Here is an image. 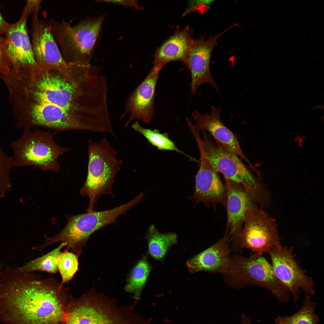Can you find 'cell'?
I'll return each instance as SVG.
<instances>
[{
	"mask_svg": "<svg viewBox=\"0 0 324 324\" xmlns=\"http://www.w3.org/2000/svg\"><path fill=\"white\" fill-rule=\"evenodd\" d=\"M200 152V165L195 176V190L189 199L195 202L194 206L202 202L206 207L210 205L215 207L218 204L226 206V190L218 172L207 157L202 143H197Z\"/></svg>",
	"mask_w": 324,
	"mask_h": 324,
	"instance_id": "4fadbf2b",
	"label": "cell"
},
{
	"mask_svg": "<svg viewBox=\"0 0 324 324\" xmlns=\"http://www.w3.org/2000/svg\"><path fill=\"white\" fill-rule=\"evenodd\" d=\"M311 296L305 295L302 307L298 311L290 316H279L274 324H319L320 320L315 312L316 304L310 300Z\"/></svg>",
	"mask_w": 324,
	"mask_h": 324,
	"instance_id": "7402d4cb",
	"label": "cell"
},
{
	"mask_svg": "<svg viewBox=\"0 0 324 324\" xmlns=\"http://www.w3.org/2000/svg\"><path fill=\"white\" fill-rule=\"evenodd\" d=\"M30 14L24 9L19 20L10 24L5 33V46L11 68L17 69L37 65L28 34L27 20Z\"/></svg>",
	"mask_w": 324,
	"mask_h": 324,
	"instance_id": "9a60e30c",
	"label": "cell"
},
{
	"mask_svg": "<svg viewBox=\"0 0 324 324\" xmlns=\"http://www.w3.org/2000/svg\"><path fill=\"white\" fill-rule=\"evenodd\" d=\"M78 257L75 253L64 250L60 256L58 268L62 277V284L70 280L78 269Z\"/></svg>",
	"mask_w": 324,
	"mask_h": 324,
	"instance_id": "484cf974",
	"label": "cell"
},
{
	"mask_svg": "<svg viewBox=\"0 0 324 324\" xmlns=\"http://www.w3.org/2000/svg\"><path fill=\"white\" fill-rule=\"evenodd\" d=\"M221 108L212 106L211 112L204 114L194 110L192 116L195 121L194 127L200 131L208 132L218 142L227 150L237 155L244 160L253 170L256 168L243 153L236 135L222 122L220 114Z\"/></svg>",
	"mask_w": 324,
	"mask_h": 324,
	"instance_id": "e0dca14e",
	"label": "cell"
},
{
	"mask_svg": "<svg viewBox=\"0 0 324 324\" xmlns=\"http://www.w3.org/2000/svg\"><path fill=\"white\" fill-rule=\"evenodd\" d=\"M73 300L55 278L11 268L0 276V324H64Z\"/></svg>",
	"mask_w": 324,
	"mask_h": 324,
	"instance_id": "6da1fadb",
	"label": "cell"
},
{
	"mask_svg": "<svg viewBox=\"0 0 324 324\" xmlns=\"http://www.w3.org/2000/svg\"><path fill=\"white\" fill-rule=\"evenodd\" d=\"M268 253L275 276L292 294L296 305L301 293L300 289L305 295L311 296L315 295L312 278L307 276L298 263L292 248L274 247Z\"/></svg>",
	"mask_w": 324,
	"mask_h": 324,
	"instance_id": "8fae6325",
	"label": "cell"
},
{
	"mask_svg": "<svg viewBox=\"0 0 324 324\" xmlns=\"http://www.w3.org/2000/svg\"><path fill=\"white\" fill-rule=\"evenodd\" d=\"M104 18V15L88 18L74 26L64 20H49L50 30L66 63L90 64Z\"/></svg>",
	"mask_w": 324,
	"mask_h": 324,
	"instance_id": "277c9868",
	"label": "cell"
},
{
	"mask_svg": "<svg viewBox=\"0 0 324 324\" xmlns=\"http://www.w3.org/2000/svg\"><path fill=\"white\" fill-rule=\"evenodd\" d=\"M193 31L189 25L182 30L177 27L173 34L156 50L153 68L160 70L167 63L180 61L184 63L194 40Z\"/></svg>",
	"mask_w": 324,
	"mask_h": 324,
	"instance_id": "d6986e66",
	"label": "cell"
},
{
	"mask_svg": "<svg viewBox=\"0 0 324 324\" xmlns=\"http://www.w3.org/2000/svg\"><path fill=\"white\" fill-rule=\"evenodd\" d=\"M27 103L59 116L76 117L94 121L90 94L62 89L42 77L30 74Z\"/></svg>",
	"mask_w": 324,
	"mask_h": 324,
	"instance_id": "7a4b0ae2",
	"label": "cell"
},
{
	"mask_svg": "<svg viewBox=\"0 0 324 324\" xmlns=\"http://www.w3.org/2000/svg\"><path fill=\"white\" fill-rule=\"evenodd\" d=\"M214 0H197L191 1L189 3L183 15H185L192 11H197L201 13L208 10Z\"/></svg>",
	"mask_w": 324,
	"mask_h": 324,
	"instance_id": "f1b7e54d",
	"label": "cell"
},
{
	"mask_svg": "<svg viewBox=\"0 0 324 324\" xmlns=\"http://www.w3.org/2000/svg\"><path fill=\"white\" fill-rule=\"evenodd\" d=\"M151 269L147 256H144L133 267L128 278L124 289L126 292L133 294L132 297L136 301L141 298Z\"/></svg>",
	"mask_w": 324,
	"mask_h": 324,
	"instance_id": "603a6c76",
	"label": "cell"
},
{
	"mask_svg": "<svg viewBox=\"0 0 324 324\" xmlns=\"http://www.w3.org/2000/svg\"><path fill=\"white\" fill-rule=\"evenodd\" d=\"M9 146L14 153V167L32 166L57 173L61 169L58 158L71 150L57 143L50 131L37 129L24 130L21 136Z\"/></svg>",
	"mask_w": 324,
	"mask_h": 324,
	"instance_id": "52a82bcc",
	"label": "cell"
},
{
	"mask_svg": "<svg viewBox=\"0 0 324 324\" xmlns=\"http://www.w3.org/2000/svg\"><path fill=\"white\" fill-rule=\"evenodd\" d=\"M88 163L86 181L80 194L89 197L87 212L94 211V205L102 195L113 196L112 187L123 161L116 156V151L104 137L99 142H88Z\"/></svg>",
	"mask_w": 324,
	"mask_h": 324,
	"instance_id": "3957f363",
	"label": "cell"
},
{
	"mask_svg": "<svg viewBox=\"0 0 324 324\" xmlns=\"http://www.w3.org/2000/svg\"><path fill=\"white\" fill-rule=\"evenodd\" d=\"M238 242L242 247L262 255L282 246L274 219L253 202L245 213Z\"/></svg>",
	"mask_w": 324,
	"mask_h": 324,
	"instance_id": "30bf717a",
	"label": "cell"
},
{
	"mask_svg": "<svg viewBox=\"0 0 324 324\" xmlns=\"http://www.w3.org/2000/svg\"><path fill=\"white\" fill-rule=\"evenodd\" d=\"M146 238L148 253L154 259L163 260L170 248L177 241V235L172 232L160 233L153 224L149 227Z\"/></svg>",
	"mask_w": 324,
	"mask_h": 324,
	"instance_id": "44dd1931",
	"label": "cell"
},
{
	"mask_svg": "<svg viewBox=\"0 0 324 324\" xmlns=\"http://www.w3.org/2000/svg\"><path fill=\"white\" fill-rule=\"evenodd\" d=\"M11 67L6 50L4 38L0 35V72L4 75L9 72Z\"/></svg>",
	"mask_w": 324,
	"mask_h": 324,
	"instance_id": "83f0119b",
	"label": "cell"
},
{
	"mask_svg": "<svg viewBox=\"0 0 324 324\" xmlns=\"http://www.w3.org/2000/svg\"><path fill=\"white\" fill-rule=\"evenodd\" d=\"M64 324H139L129 305L118 306L94 288L73 300Z\"/></svg>",
	"mask_w": 324,
	"mask_h": 324,
	"instance_id": "8992f818",
	"label": "cell"
},
{
	"mask_svg": "<svg viewBox=\"0 0 324 324\" xmlns=\"http://www.w3.org/2000/svg\"><path fill=\"white\" fill-rule=\"evenodd\" d=\"M66 246L65 244L62 243L51 251L27 262L19 268L21 270L27 272L40 271L56 274L58 271V263L63 252L62 249Z\"/></svg>",
	"mask_w": 324,
	"mask_h": 324,
	"instance_id": "cb8c5ba5",
	"label": "cell"
},
{
	"mask_svg": "<svg viewBox=\"0 0 324 324\" xmlns=\"http://www.w3.org/2000/svg\"><path fill=\"white\" fill-rule=\"evenodd\" d=\"M230 236L226 234L214 244L188 260L186 266L194 273L200 271L223 274L229 264Z\"/></svg>",
	"mask_w": 324,
	"mask_h": 324,
	"instance_id": "ffe728a7",
	"label": "cell"
},
{
	"mask_svg": "<svg viewBox=\"0 0 324 324\" xmlns=\"http://www.w3.org/2000/svg\"><path fill=\"white\" fill-rule=\"evenodd\" d=\"M223 275L232 286H256L269 290L279 302L288 303L290 293L275 276L272 266L262 255L230 257Z\"/></svg>",
	"mask_w": 324,
	"mask_h": 324,
	"instance_id": "ba28073f",
	"label": "cell"
},
{
	"mask_svg": "<svg viewBox=\"0 0 324 324\" xmlns=\"http://www.w3.org/2000/svg\"><path fill=\"white\" fill-rule=\"evenodd\" d=\"M98 1L102 2L105 3H111L120 4L123 6L129 7L136 10H140L142 9V7L139 4L138 1L134 0H99Z\"/></svg>",
	"mask_w": 324,
	"mask_h": 324,
	"instance_id": "f546056e",
	"label": "cell"
},
{
	"mask_svg": "<svg viewBox=\"0 0 324 324\" xmlns=\"http://www.w3.org/2000/svg\"><path fill=\"white\" fill-rule=\"evenodd\" d=\"M127 211L126 206L122 205L109 210H94L70 216L68 218L66 225L58 234L47 238L43 245L35 247L34 249L41 251L50 245L60 242L66 244L65 250H71L79 257L83 248L93 233L108 225L116 224L117 218L122 214H125Z\"/></svg>",
	"mask_w": 324,
	"mask_h": 324,
	"instance_id": "9c48e42d",
	"label": "cell"
},
{
	"mask_svg": "<svg viewBox=\"0 0 324 324\" xmlns=\"http://www.w3.org/2000/svg\"><path fill=\"white\" fill-rule=\"evenodd\" d=\"M38 15V14H33L31 28V44L37 64L43 68L57 70L71 78L72 73L62 57L48 22L40 19Z\"/></svg>",
	"mask_w": 324,
	"mask_h": 324,
	"instance_id": "7c38bea8",
	"label": "cell"
},
{
	"mask_svg": "<svg viewBox=\"0 0 324 324\" xmlns=\"http://www.w3.org/2000/svg\"><path fill=\"white\" fill-rule=\"evenodd\" d=\"M241 324H252L250 318L246 316L245 315H242Z\"/></svg>",
	"mask_w": 324,
	"mask_h": 324,
	"instance_id": "d6a6232c",
	"label": "cell"
},
{
	"mask_svg": "<svg viewBox=\"0 0 324 324\" xmlns=\"http://www.w3.org/2000/svg\"><path fill=\"white\" fill-rule=\"evenodd\" d=\"M224 179L226 190V208L227 214L226 234L229 235L231 239L238 242L246 212L253 202L240 186L227 179Z\"/></svg>",
	"mask_w": 324,
	"mask_h": 324,
	"instance_id": "ac0fdd59",
	"label": "cell"
},
{
	"mask_svg": "<svg viewBox=\"0 0 324 324\" xmlns=\"http://www.w3.org/2000/svg\"><path fill=\"white\" fill-rule=\"evenodd\" d=\"M16 79H17V78H16ZM16 83H15V84H16Z\"/></svg>",
	"mask_w": 324,
	"mask_h": 324,
	"instance_id": "836d02e7",
	"label": "cell"
},
{
	"mask_svg": "<svg viewBox=\"0 0 324 324\" xmlns=\"http://www.w3.org/2000/svg\"><path fill=\"white\" fill-rule=\"evenodd\" d=\"M41 1L40 0H27L24 8L30 14H38L41 8Z\"/></svg>",
	"mask_w": 324,
	"mask_h": 324,
	"instance_id": "4dcf8cb0",
	"label": "cell"
},
{
	"mask_svg": "<svg viewBox=\"0 0 324 324\" xmlns=\"http://www.w3.org/2000/svg\"><path fill=\"white\" fill-rule=\"evenodd\" d=\"M135 130L143 135L152 145L160 150L174 151L184 154L165 135L155 130L145 128L136 122L131 126Z\"/></svg>",
	"mask_w": 324,
	"mask_h": 324,
	"instance_id": "d4e9b609",
	"label": "cell"
},
{
	"mask_svg": "<svg viewBox=\"0 0 324 324\" xmlns=\"http://www.w3.org/2000/svg\"><path fill=\"white\" fill-rule=\"evenodd\" d=\"M13 167V157L6 154L0 146V198L11 188L10 176Z\"/></svg>",
	"mask_w": 324,
	"mask_h": 324,
	"instance_id": "4316f807",
	"label": "cell"
},
{
	"mask_svg": "<svg viewBox=\"0 0 324 324\" xmlns=\"http://www.w3.org/2000/svg\"><path fill=\"white\" fill-rule=\"evenodd\" d=\"M204 151L210 161L224 178L240 186L252 201L265 206L269 203L268 192L259 178H257L236 154L214 142L211 136L202 131Z\"/></svg>",
	"mask_w": 324,
	"mask_h": 324,
	"instance_id": "5b68a950",
	"label": "cell"
},
{
	"mask_svg": "<svg viewBox=\"0 0 324 324\" xmlns=\"http://www.w3.org/2000/svg\"><path fill=\"white\" fill-rule=\"evenodd\" d=\"M160 71L153 68L130 95L120 117L121 119L127 114H130L125 124V128L134 120L150 123L154 112L156 87Z\"/></svg>",
	"mask_w": 324,
	"mask_h": 324,
	"instance_id": "2e32d148",
	"label": "cell"
},
{
	"mask_svg": "<svg viewBox=\"0 0 324 324\" xmlns=\"http://www.w3.org/2000/svg\"><path fill=\"white\" fill-rule=\"evenodd\" d=\"M10 24L5 20L0 12V35L5 34Z\"/></svg>",
	"mask_w": 324,
	"mask_h": 324,
	"instance_id": "1f68e13d",
	"label": "cell"
},
{
	"mask_svg": "<svg viewBox=\"0 0 324 324\" xmlns=\"http://www.w3.org/2000/svg\"><path fill=\"white\" fill-rule=\"evenodd\" d=\"M235 27L230 26L215 35H210L207 39L201 36L194 40L185 64L189 70L191 77V91L193 95L198 88L203 83L212 85L218 91V86L212 77L210 70V61L213 50L218 38L227 31Z\"/></svg>",
	"mask_w": 324,
	"mask_h": 324,
	"instance_id": "5bb4252c",
	"label": "cell"
}]
</instances>
